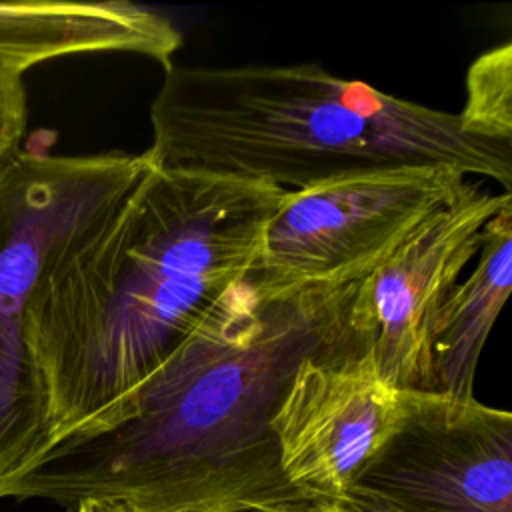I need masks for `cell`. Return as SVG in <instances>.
Returning a JSON list of instances; mask_svg holds the SVG:
<instances>
[{
  "label": "cell",
  "instance_id": "obj_1",
  "mask_svg": "<svg viewBox=\"0 0 512 512\" xmlns=\"http://www.w3.org/2000/svg\"><path fill=\"white\" fill-rule=\"evenodd\" d=\"M360 280L276 284L252 268L100 426L52 444L0 498L148 512L306 500L280 470L272 416L304 358L366 352L350 326Z\"/></svg>",
  "mask_w": 512,
  "mask_h": 512
},
{
  "label": "cell",
  "instance_id": "obj_2",
  "mask_svg": "<svg viewBox=\"0 0 512 512\" xmlns=\"http://www.w3.org/2000/svg\"><path fill=\"white\" fill-rule=\"evenodd\" d=\"M284 190L160 168L46 268L24 346L50 446L100 426L256 264Z\"/></svg>",
  "mask_w": 512,
  "mask_h": 512
},
{
  "label": "cell",
  "instance_id": "obj_3",
  "mask_svg": "<svg viewBox=\"0 0 512 512\" xmlns=\"http://www.w3.org/2000/svg\"><path fill=\"white\" fill-rule=\"evenodd\" d=\"M160 168L192 170L284 192L354 172L446 166L510 194L512 144L474 134L444 112L318 64L164 68L150 104Z\"/></svg>",
  "mask_w": 512,
  "mask_h": 512
},
{
  "label": "cell",
  "instance_id": "obj_4",
  "mask_svg": "<svg viewBox=\"0 0 512 512\" xmlns=\"http://www.w3.org/2000/svg\"><path fill=\"white\" fill-rule=\"evenodd\" d=\"M148 152L58 156L18 148L0 166V482L50 448L24 326L54 258L152 166Z\"/></svg>",
  "mask_w": 512,
  "mask_h": 512
},
{
  "label": "cell",
  "instance_id": "obj_5",
  "mask_svg": "<svg viewBox=\"0 0 512 512\" xmlns=\"http://www.w3.org/2000/svg\"><path fill=\"white\" fill-rule=\"evenodd\" d=\"M470 186L454 168L400 166L284 192L254 272L276 284L364 278Z\"/></svg>",
  "mask_w": 512,
  "mask_h": 512
},
{
  "label": "cell",
  "instance_id": "obj_6",
  "mask_svg": "<svg viewBox=\"0 0 512 512\" xmlns=\"http://www.w3.org/2000/svg\"><path fill=\"white\" fill-rule=\"evenodd\" d=\"M334 502L348 512H512V414L402 392L390 432Z\"/></svg>",
  "mask_w": 512,
  "mask_h": 512
},
{
  "label": "cell",
  "instance_id": "obj_7",
  "mask_svg": "<svg viewBox=\"0 0 512 512\" xmlns=\"http://www.w3.org/2000/svg\"><path fill=\"white\" fill-rule=\"evenodd\" d=\"M506 202L512 194H488L472 184L360 280L350 326L396 390L432 392L434 316L476 258L484 226Z\"/></svg>",
  "mask_w": 512,
  "mask_h": 512
},
{
  "label": "cell",
  "instance_id": "obj_8",
  "mask_svg": "<svg viewBox=\"0 0 512 512\" xmlns=\"http://www.w3.org/2000/svg\"><path fill=\"white\" fill-rule=\"evenodd\" d=\"M400 398L364 350L304 358L272 416L286 482L306 500H340L396 422Z\"/></svg>",
  "mask_w": 512,
  "mask_h": 512
},
{
  "label": "cell",
  "instance_id": "obj_9",
  "mask_svg": "<svg viewBox=\"0 0 512 512\" xmlns=\"http://www.w3.org/2000/svg\"><path fill=\"white\" fill-rule=\"evenodd\" d=\"M182 34L162 14L128 0L0 4V60L26 72L52 58L128 52L168 68Z\"/></svg>",
  "mask_w": 512,
  "mask_h": 512
},
{
  "label": "cell",
  "instance_id": "obj_10",
  "mask_svg": "<svg viewBox=\"0 0 512 512\" xmlns=\"http://www.w3.org/2000/svg\"><path fill=\"white\" fill-rule=\"evenodd\" d=\"M512 286V202L484 226L476 266L438 308L430 332L432 392L474 398L480 354Z\"/></svg>",
  "mask_w": 512,
  "mask_h": 512
},
{
  "label": "cell",
  "instance_id": "obj_11",
  "mask_svg": "<svg viewBox=\"0 0 512 512\" xmlns=\"http://www.w3.org/2000/svg\"><path fill=\"white\" fill-rule=\"evenodd\" d=\"M474 134L512 144V44L480 54L466 74V102L458 112Z\"/></svg>",
  "mask_w": 512,
  "mask_h": 512
},
{
  "label": "cell",
  "instance_id": "obj_12",
  "mask_svg": "<svg viewBox=\"0 0 512 512\" xmlns=\"http://www.w3.org/2000/svg\"><path fill=\"white\" fill-rule=\"evenodd\" d=\"M20 68L0 60V166L22 148L26 134L28 102Z\"/></svg>",
  "mask_w": 512,
  "mask_h": 512
},
{
  "label": "cell",
  "instance_id": "obj_13",
  "mask_svg": "<svg viewBox=\"0 0 512 512\" xmlns=\"http://www.w3.org/2000/svg\"><path fill=\"white\" fill-rule=\"evenodd\" d=\"M236 512H348L338 502H292V504H276V506H252Z\"/></svg>",
  "mask_w": 512,
  "mask_h": 512
},
{
  "label": "cell",
  "instance_id": "obj_14",
  "mask_svg": "<svg viewBox=\"0 0 512 512\" xmlns=\"http://www.w3.org/2000/svg\"><path fill=\"white\" fill-rule=\"evenodd\" d=\"M76 512H148L122 502H88L76 508Z\"/></svg>",
  "mask_w": 512,
  "mask_h": 512
}]
</instances>
